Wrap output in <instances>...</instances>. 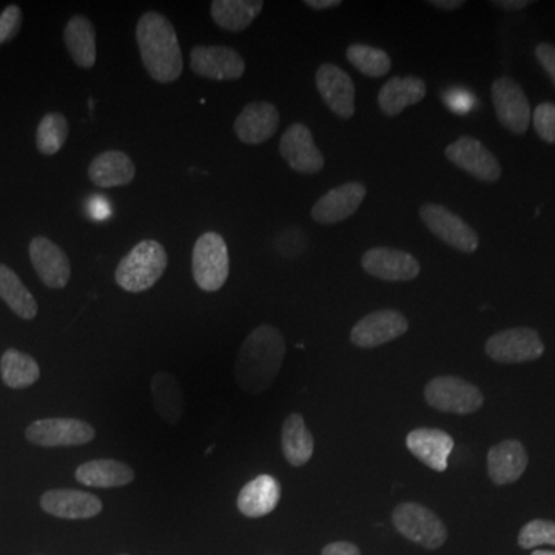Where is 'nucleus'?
<instances>
[{"label":"nucleus","mask_w":555,"mask_h":555,"mask_svg":"<svg viewBox=\"0 0 555 555\" xmlns=\"http://www.w3.org/2000/svg\"><path fill=\"white\" fill-rule=\"evenodd\" d=\"M286 339L280 328L261 324L248 334L235 361V382L251 396L264 393L283 367Z\"/></svg>","instance_id":"nucleus-1"},{"label":"nucleus","mask_w":555,"mask_h":555,"mask_svg":"<svg viewBox=\"0 0 555 555\" xmlns=\"http://www.w3.org/2000/svg\"><path fill=\"white\" fill-rule=\"evenodd\" d=\"M137 40L142 64L153 80L171 83L179 79L184 61L170 20L156 11L142 14L138 21Z\"/></svg>","instance_id":"nucleus-2"},{"label":"nucleus","mask_w":555,"mask_h":555,"mask_svg":"<svg viewBox=\"0 0 555 555\" xmlns=\"http://www.w3.org/2000/svg\"><path fill=\"white\" fill-rule=\"evenodd\" d=\"M169 266V255L159 241L144 240L120 259L115 280L122 291L141 294L158 283Z\"/></svg>","instance_id":"nucleus-3"},{"label":"nucleus","mask_w":555,"mask_h":555,"mask_svg":"<svg viewBox=\"0 0 555 555\" xmlns=\"http://www.w3.org/2000/svg\"><path fill=\"white\" fill-rule=\"evenodd\" d=\"M392 524L398 534L426 550H438L448 540V529L443 520L433 509L420 503H400L393 509Z\"/></svg>","instance_id":"nucleus-4"},{"label":"nucleus","mask_w":555,"mask_h":555,"mask_svg":"<svg viewBox=\"0 0 555 555\" xmlns=\"http://www.w3.org/2000/svg\"><path fill=\"white\" fill-rule=\"evenodd\" d=\"M193 280L201 291L218 292L224 286L230 273L228 244L217 232L201 235L193 247Z\"/></svg>","instance_id":"nucleus-5"},{"label":"nucleus","mask_w":555,"mask_h":555,"mask_svg":"<svg viewBox=\"0 0 555 555\" xmlns=\"http://www.w3.org/2000/svg\"><path fill=\"white\" fill-rule=\"evenodd\" d=\"M425 400L436 411L454 415L474 414L485 404L483 392L476 385L452 375L430 379L425 387Z\"/></svg>","instance_id":"nucleus-6"},{"label":"nucleus","mask_w":555,"mask_h":555,"mask_svg":"<svg viewBox=\"0 0 555 555\" xmlns=\"http://www.w3.org/2000/svg\"><path fill=\"white\" fill-rule=\"evenodd\" d=\"M486 356L500 364H520L539 360L545 345L539 332L531 327H513L496 332L485 345Z\"/></svg>","instance_id":"nucleus-7"},{"label":"nucleus","mask_w":555,"mask_h":555,"mask_svg":"<svg viewBox=\"0 0 555 555\" xmlns=\"http://www.w3.org/2000/svg\"><path fill=\"white\" fill-rule=\"evenodd\" d=\"M420 219L441 243L462 251V254H474L480 246V238H478L476 230L470 228L465 219L452 214L449 208L440 206V204H423L420 207Z\"/></svg>","instance_id":"nucleus-8"},{"label":"nucleus","mask_w":555,"mask_h":555,"mask_svg":"<svg viewBox=\"0 0 555 555\" xmlns=\"http://www.w3.org/2000/svg\"><path fill=\"white\" fill-rule=\"evenodd\" d=\"M94 437V427L78 418L36 420L25 430V438L42 448L86 447Z\"/></svg>","instance_id":"nucleus-9"},{"label":"nucleus","mask_w":555,"mask_h":555,"mask_svg":"<svg viewBox=\"0 0 555 555\" xmlns=\"http://www.w3.org/2000/svg\"><path fill=\"white\" fill-rule=\"evenodd\" d=\"M409 331V321L393 309L377 310L361 318L350 331V343L361 349H375L393 339L403 337Z\"/></svg>","instance_id":"nucleus-10"},{"label":"nucleus","mask_w":555,"mask_h":555,"mask_svg":"<svg viewBox=\"0 0 555 555\" xmlns=\"http://www.w3.org/2000/svg\"><path fill=\"white\" fill-rule=\"evenodd\" d=\"M491 91L500 124L511 133L525 134L531 124V105L524 89L516 80L503 76L494 80Z\"/></svg>","instance_id":"nucleus-11"},{"label":"nucleus","mask_w":555,"mask_h":555,"mask_svg":"<svg viewBox=\"0 0 555 555\" xmlns=\"http://www.w3.org/2000/svg\"><path fill=\"white\" fill-rule=\"evenodd\" d=\"M444 155L459 169L465 170L478 181L494 184L502 178V166L483 142L470 137H462L449 144Z\"/></svg>","instance_id":"nucleus-12"},{"label":"nucleus","mask_w":555,"mask_h":555,"mask_svg":"<svg viewBox=\"0 0 555 555\" xmlns=\"http://www.w3.org/2000/svg\"><path fill=\"white\" fill-rule=\"evenodd\" d=\"M190 68L203 78L236 80L246 73V61L230 47L198 46L190 51Z\"/></svg>","instance_id":"nucleus-13"},{"label":"nucleus","mask_w":555,"mask_h":555,"mask_svg":"<svg viewBox=\"0 0 555 555\" xmlns=\"http://www.w3.org/2000/svg\"><path fill=\"white\" fill-rule=\"evenodd\" d=\"M361 266L369 275L389 283H408L422 272V266L414 255L390 247L371 248L361 258Z\"/></svg>","instance_id":"nucleus-14"},{"label":"nucleus","mask_w":555,"mask_h":555,"mask_svg":"<svg viewBox=\"0 0 555 555\" xmlns=\"http://www.w3.org/2000/svg\"><path fill=\"white\" fill-rule=\"evenodd\" d=\"M315 82L318 93L332 113L343 119L356 115V86L345 69L334 64H323L317 69Z\"/></svg>","instance_id":"nucleus-15"},{"label":"nucleus","mask_w":555,"mask_h":555,"mask_svg":"<svg viewBox=\"0 0 555 555\" xmlns=\"http://www.w3.org/2000/svg\"><path fill=\"white\" fill-rule=\"evenodd\" d=\"M280 153L292 170L313 175L323 170L324 156L313 141L312 131L305 124L297 122L284 131Z\"/></svg>","instance_id":"nucleus-16"},{"label":"nucleus","mask_w":555,"mask_h":555,"mask_svg":"<svg viewBox=\"0 0 555 555\" xmlns=\"http://www.w3.org/2000/svg\"><path fill=\"white\" fill-rule=\"evenodd\" d=\"M366 185L361 182H346L337 189L328 190L312 207L313 221L318 224H337L352 217L366 198Z\"/></svg>","instance_id":"nucleus-17"},{"label":"nucleus","mask_w":555,"mask_h":555,"mask_svg":"<svg viewBox=\"0 0 555 555\" xmlns=\"http://www.w3.org/2000/svg\"><path fill=\"white\" fill-rule=\"evenodd\" d=\"M40 507L50 516L65 520H89L100 516L102 502L90 492L78 489H50L40 496Z\"/></svg>","instance_id":"nucleus-18"},{"label":"nucleus","mask_w":555,"mask_h":555,"mask_svg":"<svg viewBox=\"0 0 555 555\" xmlns=\"http://www.w3.org/2000/svg\"><path fill=\"white\" fill-rule=\"evenodd\" d=\"M33 268L49 288H64L72 276V264L67 254L46 236H36L30 243Z\"/></svg>","instance_id":"nucleus-19"},{"label":"nucleus","mask_w":555,"mask_h":555,"mask_svg":"<svg viewBox=\"0 0 555 555\" xmlns=\"http://www.w3.org/2000/svg\"><path fill=\"white\" fill-rule=\"evenodd\" d=\"M406 447L423 465L436 473H444L448 469L449 455L454 451L455 441L444 430L418 427L408 434Z\"/></svg>","instance_id":"nucleus-20"},{"label":"nucleus","mask_w":555,"mask_h":555,"mask_svg":"<svg viewBox=\"0 0 555 555\" xmlns=\"http://www.w3.org/2000/svg\"><path fill=\"white\" fill-rule=\"evenodd\" d=\"M280 127V112L270 102H250L235 120L236 137L248 145L264 144Z\"/></svg>","instance_id":"nucleus-21"},{"label":"nucleus","mask_w":555,"mask_h":555,"mask_svg":"<svg viewBox=\"0 0 555 555\" xmlns=\"http://www.w3.org/2000/svg\"><path fill=\"white\" fill-rule=\"evenodd\" d=\"M529 465L528 452L518 440H503L488 452V474L492 483L505 486L524 476Z\"/></svg>","instance_id":"nucleus-22"},{"label":"nucleus","mask_w":555,"mask_h":555,"mask_svg":"<svg viewBox=\"0 0 555 555\" xmlns=\"http://www.w3.org/2000/svg\"><path fill=\"white\" fill-rule=\"evenodd\" d=\"M281 494L283 491H281L280 481L275 477L262 474L241 489L236 506L244 517H266L276 509Z\"/></svg>","instance_id":"nucleus-23"},{"label":"nucleus","mask_w":555,"mask_h":555,"mask_svg":"<svg viewBox=\"0 0 555 555\" xmlns=\"http://www.w3.org/2000/svg\"><path fill=\"white\" fill-rule=\"evenodd\" d=\"M134 477L137 474H134L133 467L113 459L91 460V462L82 463L75 470L76 481L87 488H122V486L133 483Z\"/></svg>","instance_id":"nucleus-24"},{"label":"nucleus","mask_w":555,"mask_h":555,"mask_svg":"<svg viewBox=\"0 0 555 555\" xmlns=\"http://www.w3.org/2000/svg\"><path fill=\"white\" fill-rule=\"evenodd\" d=\"M137 177V167L127 153L108 150L91 160L89 178L101 189L122 188Z\"/></svg>","instance_id":"nucleus-25"},{"label":"nucleus","mask_w":555,"mask_h":555,"mask_svg":"<svg viewBox=\"0 0 555 555\" xmlns=\"http://www.w3.org/2000/svg\"><path fill=\"white\" fill-rule=\"evenodd\" d=\"M425 80L406 76V78H392L387 80L378 93L379 109L389 118H396L409 105L418 104L425 100Z\"/></svg>","instance_id":"nucleus-26"},{"label":"nucleus","mask_w":555,"mask_h":555,"mask_svg":"<svg viewBox=\"0 0 555 555\" xmlns=\"http://www.w3.org/2000/svg\"><path fill=\"white\" fill-rule=\"evenodd\" d=\"M281 449L287 463L294 467L308 465L315 451V440L306 426L301 414H291L284 420L281 429Z\"/></svg>","instance_id":"nucleus-27"},{"label":"nucleus","mask_w":555,"mask_h":555,"mask_svg":"<svg viewBox=\"0 0 555 555\" xmlns=\"http://www.w3.org/2000/svg\"><path fill=\"white\" fill-rule=\"evenodd\" d=\"M153 406L156 414L170 426H177L184 416V392L179 386L177 377L169 372H158L153 375L152 385Z\"/></svg>","instance_id":"nucleus-28"},{"label":"nucleus","mask_w":555,"mask_h":555,"mask_svg":"<svg viewBox=\"0 0 555 555\" xmlns=\"http://www.w3.org/2000/svg\"><path fill=\"white\" fill-rule=\"evenodd\" d=\"M65 47L69 56L80 68H91L96 64V30L86 16H73L65 25Z\"/></svg>","instance_id":"nucleus-29"},{"label":"nucleus","mask_w":555,"mask_h":555,"mask_svg":"<svg viewBox=\"0 0 555 555\" xmlns=\"http://www.w3.org/2000/svg\"><path fill=\"white\" fill-rule=\"evenodd\" d=\"M264 2L261 0H215L210 5L211 20L222 30L240 33L257 20Z\"/></svg>","instance_id":"nucleus-30"},{"label":"nucleus","mask_w":555,"mask_h":555,"mask_svg":"<svg viewBox=\"0 0 555 555\" xmlns=\"http://www.w3.org/2000/svg\"><path fill=\"white\" fill-rule=\"evenodd\" d=\"M0 298L22 320H35L38 315V302L31 292L24 286L17 273L5 264H0Z\"/></svg>","instance_id":"nucleus-31"},{"label":"nucleus","mask_w":555,"mask_h":555,"mask_svg":"<svg viewBox=\"0 0 555 555\" xmlns=\"http://www.w3.org/2000/svg\"><path fill=\"white\" fill-rule=\"evenodd\" d=\"M0 374L10 389H25L38 382L40 369L38 361L28 353L9 349L0 360Z\"/></svg>","instance_id":"nucleus-32"},{"label":"nucleus","mask_w":555,"mask_h":555,"mask_svg":"<svg viewBox=\"0 0 555 555\" xmlns=\"http://www.w3.org/2000/svg\"><path fill=\"white\" fill-rule=\"evenodd\" d=\"M346 57L358 72L369 78H383L392 68V61L385 50L364 46V43H352L346 50Z\"/></svg>","instance_id":"nucleus-33"},{"label":"nucleus","mask_w":555,"mask_h":555,"mask_svg":"<svg viewBox=\"0 0 555 555\" xmlns=\"http://www.w3.org/2000/svg\"><path fill=\"white\" fill-rule=\"evenodd\" d=\"M68 133L67 118L61 113H49L40 119L38 131H36V145L42 155H56L67 142Z\"/></svg>","instance_id":"nucleus-34"},{"label":"nucleus","mask_w":555,"mask_h":555,"mask_svg":"<svg viewBox=\"0 0 555 555\" xmlns=\"http://www.w3.org/2000/svg\"><path fill=\"white\" fill-rule=\"evenodd\" d=\"M543 545L555 546V521L545 518L528 521L518 534V546L535 550Z\"/></svg>","instance_id":"nucleus-35"},{"label":"nucleus","mask_w":555,"mask_h":555,"mask_svg":"<svg viewBox=\"0 0 555 555\" xmlns=\"http://www.w3.org/2000/svg\"><path fill=\"white\" fill-rule=\"evenodd\" d=\"M532 122H534V129L540 139L547 144H555V104L543 102V104L537 105Z\"/></svg>","instance_id":"nucleus-36"},{"label":"nucleus","mask_w":555,"mask_h":555,"mask_svg":"<svg viewBox=\"0 0 555 555\" xmlns=\"http://www.w3.org/2000/svg\"><path fill=\"white\" fill-rule=\"evenodd\" d=\"M22 27V10L17 5H9L0 13V46L16 38Z\"/></svg>","instance_id":"nucleus-37"},{"label":"nucleus","mask_w":555,"mask_h":555,"mask_svg":"<svg viewBox=\"0 0 555 555\" xmlns=\"http://www.w3.org/2000/svg\"><path fill=\"white\" fill-rule=\"evenodd\" d=\"M535 57L547 75H550L555 86V46L545 42L539 43L535 47Z\"/></svg>","instance_id":"nucleus-38"},{"label":"nucleus","mask_w":555,"mask_h":555,"mask_svg":"<svg viewBox=\"0 0 555 555\" xmlns=\"http://www.w3.org/2000/svg\"><path fill=\"white\" fill-rule=\"evenodd\" d=\"M321 555H361V551L350 542H332L323 547Z\"/></svg>","instance_id":"nucleus-39"},{"label":"nucleus","mask_w":555,"mask_h":555,"mask_svg":"<svg viewBox=\"0 0 555 555\" xmlns=\"http://www.w3.org/2000/svg\"><path fill=\"white\" fill-rule=\"evenodd\" d=\"M492 5L506 11H518L531 5V2L529 0H496V2H492Z\"/></svg>","instance_id":"nucleus-40"},{"label":"nucleus","mask_w":555,"mask_h":555,"mask_svg":"<svg viewBox=\"0 0 555 555\" xmlns=\"http://www.w3.org/2000/svg\"><path fill=\"white\" fill-rule=\"evenodd\" d=\"M341 3V0H306L305 5L312 10L323 11L337 9Z\"/></svg>","instance_id":"nucleus-41"},{"label":"nucleus","mask_w":555,"mask_h":555,"mask_svg":"<svg viewBox=\"0 0 555 555\" xmlns=\"http://www.w3.org/2000/svg\"><path fill=\"white\" fill-rule=\"evenodd\" d=\"M429 5L436 7L438 10L454 11L465 5V0H430Z\"/></svg>","instance_id":"nucleus-42"},{"label":"nucleus","mask_w":555,"mask_h":555,"mask_svg":"<svg viewBox=\"0 0 555 555\" xmlns=\"http://www.w3.org/2000/svg\"><path fill=\"white\" fill-rule=\"evenodd\" d=\"M531 555H555V551L537 550L532 551Z\"/></svg>","instance_id":"nucleus-43"},{"label":"nucleus","mask_w":555,"mask_h":555,"mask_svg":"<svg viewBox=\"0 0 555 555\" xmlns=\"http://www.w3.org/2000/svg\"><path fill=\"white\" fill-rule=\"evenodd\" d=\"M119 555H129V554H119Z\"/></svg>","instance_id":"nucleus-44"}]
</instances>
